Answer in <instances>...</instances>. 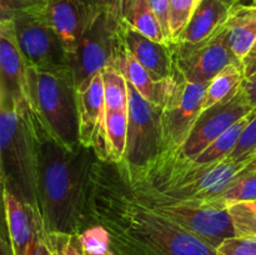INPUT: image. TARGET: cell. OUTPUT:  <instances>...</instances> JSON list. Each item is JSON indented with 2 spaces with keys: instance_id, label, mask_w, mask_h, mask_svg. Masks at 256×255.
Listing matches in <instances>:
<instances>
[{
  "instance_id": "4",
  "label": "cell",
  "mask_w": 256,
  "mask_h": 255,
  "mask_svg": "<svg viewBox=\"0 0 256 255\" xmlns=\"http://www.w3.org/2000/svg\"><path fill=\"white\" fill-rule=\"evenodd\" d=\"M0 172L2 188L40 212L39 142L30 109L0 96Z\"/></svg>"
},
{
  "instance_id": "23",
  "label": "cell",
  "mask_w": 256,
  "mask_h": 255,
  "mask_svg": "<svg viewBox=\"0 0 256 255\" xmlns=\"http://www.w3.org/2000/svg\"><path fill=\"white\" fill-rule=\"evenodd\" d=\"M126 142L128 112H108L105 116L104 162H122L126 152Z\"/></svg>"
},
{
  "instance_id": "15",
  "label": "cell",
  "mask_w": 256,
  "mask_h": 255,
  "mask_svg": "<svg viewBox=\"0 0 256 255\" xmlns=\"http://www.w3.org/2000/svg\"><path fill=\"white\" fill-rule=\"evenodd\" d=\"M102 0H49L42 12L56 32L69 59L92 22Z\"/></svg>"
},
{
  "instance_id": "22",
  "label": "cell",
  "mask_w": 256,
  "mask_h": 255,
  "mask_svg": "<svg viewBox=\"0 0 256 255\" xmlns=\"http://www.w3.org/2000/svg\"><path fill=\"white\" fill-rule=\"evenodd\" d=\"M245 79L242 64H232L212 78L208 85L202 112L216 104L229 102L239 92Z\"/></svg>"
},
{
  "instance_id": "28",
  "label": "cell",
  "mask_w": 256,
  "mask_h": 255,
  "mask_svg": "<svg viewBox=\"0 0 256 255\" xmlns=\"http://www.w3.org/2000/svg\"><path fill=\"white\" fill-rule=\"evenodd\" d=\"M79 236L86 254L104 255L112 252L110 232L102 225H90L80 232Z\"/></svg>"
},
{
  "instance_id": "10",
  "label": "cell",
  "mask_w": 256,
  "mask_h": 255,
  "mask_svg": "<svg viewBox=\"0 0 256 255\" xmlns=\"http://www.w3.org/2000/svg\"><path fill=\"white\" fill-rule=\"evenodd\" d=\"M174 72L189 82H210L232 64H242L226 40L225 28L198 42H172Z\"/></svg>"
},
{
  "instance_id": "32",
  "label": "cell",
  "mask_w": 256,
  "mask_h": 255,
  "mask_svg": "<svg viewBox=\"0 0 256 255\" xmlns=\"http://www.w3.org/2000/svg\"><path fill=\"white\" fill-rule=\"evenodd\" d=\"M250 156H256V109L254 116L242 132L236 148L230 155V158L240 160Z\"/></svg>"
},
{
  "instance_id": "16",
  "label": "cell",
  "mask_w": 256,
  "mask_h": 255,
  "mask_svg": "<svg viewBox=\"0 0 256 255\" xmlns=\"http://www.w3.org/2000/svg\"><path fill=\"white\" fill-rule=\"evenodd\" d=\"M120 34L128 50L155 80L160 82L174 76V62L169 45L150 39L122 19Z\"/></svg>"
},
{
  "instance_id": "25",
  "label": "cell",
  "mask_w": 256,
  "mask_h": 255,
  "mask_svg": "<svg viewBox=\"0 0 256 255\" xmlns=\"http://www.w3.org/2000/svg\"><path fill=\"white\" fill-rule=\"evenodd\" d=\"M104 82L105 108L108 112H128L129 95H128V80L124 75L112 65L102 70Z\"/></svg>"
},
{
  "instance_id": "1",
  "label": "cell",
  "mask_w": 256,
  "mask_h": 255,
  "mask_svg": "<svg viewBox=\"0 0 256 255\" xmlns=\"http://www.w3.org/2000/svg\"><path fill=\"white\" fill-rule=\"evenodd\" d=\"M100 224L115 255H218L184 228L139 202L116 162L98 159L92 170L88 226Z\"/></svg>"
},
{
  "instance_id": "35",
  "label": "cell",
  "mask_w": 256,
  "mask_h": 255,
  "mask_svg": "<svg viewBox=\"0 0 256 255\" xmlns=\"http://www.w3.org/2000/svg\"><path fill=\"white\" fill-rule=\"evenodd\" d=\"M242 69H244L245 79L256 75V42L252 45V49H250V52L246 54V56L242 59Z\"/></svg>"
},
{
  "instance_id": "19",
  "label": "cell",
  "mask_w": 256,
  "mask_h": 255,
  "mask_svg": "<svg viewBox=\"0 0 256 255\" xmlns=\"http://www.w3.org/2000/svg\"><path fill=\"white\" fill-rule=\"evenodd\" d=\"M5 226L14 255H28L34 238V219L32 208L2 188Z\"/></svg>"
},
{
  "instance_id": "18",
  "label": "cell",
  "mask_w": 256,
  "mask_h": 255,
  "mask_svg": "<svg viewBox=\"0 0 256 255\" xmlns=\"http://www.w3.org/2000/svg\"><path fill=\"white\" fill-rule=\"evenodd\" d=\"M240 4V0H202L185 29L172 42H198L212 36Z\"/></svg>"
},
{
  "instance_id": "21",
  "label": "cell",
  "mask_w": 256,
  "mask_h": 255,
  "mask_svg": "<svg viewBox=\"0 0 256 255\" xmlns=\"http://www.w3.org/2000/svg\"><path fill=\"white\" fill-rule=\"evenodd\" d=\"M118 2L122 19L125 22L150 39L168 44L159 20L148 0H118Z\"/></svg>"
},
{
  "instance_id": "5",
  "label": "cell",
  "mask_w": 256,
  "mask_h": 255,
  "mask_svg": "<svg viewBox=\"0 0 256 255\" xmlns=\"http://www.w3.org/2000/svg\"><path fill=\"white\" fill-rule=\"evenodd\" d=\"M30 110L50 138L69 150L82 146L78 90L70 69L39 72L30 66Z\"/></svg>"
},
{
  "instance_id": "40",
  "label": "cell",
  "mask_w": 256,
  "mask_h": 255,
  "mask_svg": "<svg viewBox=\"0 0 256 255\" xmlns=\"http://www.w3.org/2000/svg\"><path fill=\"white\" fill-rule=\"evenodd\" d=\"M254 5L256 6V0H254Z\"/></svg>"
},
{
  "instance_id": "36",
  "label": "cell",
  "mask_w": 256,
  "mask_h": 255,
  "mask_svg": "<svg viewBox=\"0 0 256 255\" xmlns=\"http://www.w3.org/2000/svg\"><path fill=\"white\" fill-rule=\"evenodd\" d=\"M65 255H86L80 242L79 234L69 235L66 245H65Z\"/></svg>"
},
{
  "instance_id": "8",
  "label": "cell",
  "mask_w": 256,
  "mask_h": 255,
  "mask_svg": "<svg viewBox=\"0 0 256 255\" xmlns=\"http://www.w3.org/2000/svg\"><path fill=\"white\" fill-rule=\"evenodd\" d=\"M15 26L18 44L29 66L39 72H62L69 69V55L42 8L5 12Z\"/></svg>"
},
{
  "instance_id": "31",
  "label": "cell",
  "mask_w": 256,
  "mask_h": 255,
  "mask_svg": "<svg viewBox=\"0 0 256 255\" xmlns=\"http://www.w3.org/2000/svg\"><path fill=\"white\" fill-rule=\"evenodd\" d=\"M32 219H34V238L28 255H52L49 232L45 229L42 212L32 210Z\"/></svg>"
},
{
  "instance_id": "20",
  "label": "cell",
  "mask_w": 256,
  "mask_h": 255,
  "mask_svg": "<svg viewBox=\"0 0 256 255\" xmlns=\"http://www.w3.org/2000/svg\"><path fill=\"white\" fill-rule=\"evenodd\" d=\"M224 28L232 52L242 62L256 42L255 5H238L225 22Z\"/></svg>"
},
{
  "instance_id": "12",
  "label": "cell",
  "mask_w": 256,
  "mask_h": 255,
  "mask_svg": "<svg viewBox=\"0 0 256 255\" xmlns=\"http://www.w3.org/2000/svg\"><path fill=\"white\" fill-rule=\"evenodd\" d=\"M252 110L254 108L240 88L239 92L229 102L214 105L200 114L186 142L178 152L185 159L195 160L216 138L240 119L248 116Z\"/></svg>"
},
{
  "instance_id": "6",
  "label": "cell",
  "mask_w": 256,
  "mask_h": 255,
  "mask_svg": "<svg viewBox=\"0 0 256 255\" xmlns=\"http://www.w3.org/2000/svg\"><path fill=\"white\" fill-rule=\"evenodd\" d=\"M116 164L126 179L130 190L142 204L184 228L210 246L218 249L225 239L235 236L234 225L228 209L202 202H185L155 192L130 180L119 162Z\"/></svg>"
},
{
  "instance_id": "34",
  "label": "cell",
  "mask_w": 256,
  "mask_h": 255,
  "mask_svg": "<svg viewBox=\"0 0 256 255\" xmlns=\"http://www.w3.org/2000/svg\"><path fill=\"white\" fill-rule=\"evenodd\" d=\"M49 0H0L2 14L24 9H39L44 8Z\"/></svg>"
},
{
  "instance_id": "38",
  "label": "cell",
  "mask_w": 256,
  "mask_h": 255,
  "mask_svg": "<svg viewBox=\"0 0 256 255\" xmlns=\"http://www.w3.org/2000/svg\"><path fill=\"white\" fill-rule=\"evenodd\" d=\"M0 255H14V250H12V242L9 240L5 224L2 229V236H0Z\"/></svg>"
},
{
  "instance_id": "39",
  "label": "cell",
  "mask_w": 256,
  "mask_h": 255,
  "mask_svg": "<svg viewBox=\"0 0 256 255\" xmlns=\"http://www.w3.org/2000/svg\"><path fill=\"white\" fill-rule=\"evenodd\" d=\"M85 254H86V252H85ZM86 255H92V254H86ZM104 255H115V254H114V252H108V254H104Z\"/></svg>"
},
{
  "instance_id": "7",
  "label": "cell",
  "mask_w": 256,
  "mask_h": 255,
  "mask_svg": "<svg viewBox=\"0 0 256 255\" xmlns=\"http://www.w3.org/2000/svg\"><path fill=\"white\" fill-rule=\"evenodd\" d=\"M120 26L122 15L118 0H102L76 50L69 59V69L76 90L112 64L122 44Z\"/></svg>"
},
{
  "instance_id": "3",
  "label": "cell",
  "mask_w": 256,
  "mask_h": 255,
  "mask_svg": "<svg viewBox=\"0 0 256 255\" xmlns=\"http://www.w3.org/2000/svg\"><path fill=\"white\" fill-rule=\"evenodd\" d=\"M256 160L225 158L212 164H195L176 154H162L142 169L132 170L119 162L130 180L168 196L185 202L218 205L216 199ZM226 209V208H224Z\"/></svg>"
},
{
  "instance_id": "24",
  "label": "cell",
  "mask_w": 256,
  "mask_h": 255,
  "mask_svg": "<svg viewBox=\"0 0 256 255\" xmlns=\"http://www.w3.org/2000/svg\"><path fill=\"white\" fill-rule=\"evenodd\" d=\"M254 112L255 109L252 110V112H250L248 116L242 118L239 122H235V124L232 125V126H230L226 132H222L219 138H216L204 152H200L199 156L195 160H192V162H194L195 164L204 165L212 164V162H219V160H222L225 159V158L230 156L232 152H234L235 148H236L242 132L246 129L248 124H249L250 120L254 116Z\"/></svg>"
},
{
  "instance_id": "27",
  "label": "cell",
  "mask_w": 256,
  "mask_h": 255,
  "mask_svg": "<svg viewBox=\"0 0 256 255\" xmlns=\"http://www.w3.org/2000/svg\"><path fill=\"white\" fill-rule=\"evenodd\" d=\"M236 236L256 238V200L235 202L228 206Z\"/></svg>"
},
{
  "instance_id": "29",
  "label": "cell",
  "mask_w": 256,
  "mask_h": 255,
  "mask_svg": "<svg viewBox=\"0 0 256 255\" xmlns=\"http://www.w3.org/2000/svg\"><path fill=\"white\" fill-rule=\"evenodd\" d=\"M200 2L202 0H170L169 24L172 42L182 34Z\"/></svg>"
},
{
  "instance_id": "17",
  "label": "cell",
  "mask_w": 256,
  "mask_h": 255,
  "mask_svg": "<svg viewBox=\"0 0 256 255\" xmlns=\"http://www.w3.org/2000/svg\"><path fill=\"white\" fill-rule=\"evenodd\" d=\"M112 65L124 75L125 79L140 92V95L145 100L162 108V109L169 100L175 84H176L175 72L174 76L170 79L160 80V82L155 80L152 74L128 50L122 40Z\"/></svg>"
},
{
  "instance_id": "33",
  "label": "cell",
  "mask_w": 256,
  "mask_h": 255,
  "mask_svg": "<svg viewBox=\"0 0 256 255\" xmlns=\"http://www.w3.org/2000/svg\"><path fill=\"white\" fill-rule=\"evenodd\" d=\"M156 15L158 20L160 22L164 36L166 39L168 44L172 42V34H170V24H169V6L170 0H148Z\"/></svg>"
},
{
  "instance_id": "13",
  "label": "cell",
  "mask_w": 256,
  "mask_h": 255,
  "mask_svg": "<svg viewBox=\"0 0 256 255\" xmlns=\"http://www.w3.org/2000/svg\"><path fill=\"white\" fill-rule=\"evenodd\" d=\"M30 66L18 44L14 22L0 18V96L30 109Z\"/></svg>"
},
{
  "instance_id": "26",
  "label": "cell",
  "mask_w": 256,
  "mask_h": 255,
  "mask_svg": "<svg viewBox=\"0 0 256 255\" xmlns=\"http://www.w3.org/2000/svg\"><path fill=\"white\" fill-rule=\"evenodd\" d=\"M256 200V160L216 199V204L226 208L235 202Z\"/></svg>"
},
{
  "instance_id": "9",
  "label": "cell",
  "mask_w": 256,
  "mask_h": 255,
  "mask_svg": "<svg viewBox=\"0 0 256 255\" xmlns=\"http://www.w3.org/2000/svg\"><path fill=\"white\" fill-rule=\"evenodd\" d=\"M128 142L122 164L132 170L152 164L162 152V108L152 104L128 82Z\"/></svg>"
},
{
  "instance_id": "2",
  "label": "cell",
  "mask_w": 256,
  "mask_h": 255,
  "mask_svg": "<svg viewBox=\"0 0 256 255\" xmlns=\"http://www.w3.org/2000/svg\"><path fill=\"white\" fill-rule=\"evenodd\" d=\"M34 118V115H32ZM39 142V206L48 232L80 234L88 228V204L98 156L92 148L69 150L34 118Z\"/></svg>"
},
{
  "instance_id": "11",
  "label": "cell",
  "mask_w": 256,
  "mask_h": 255,
  "mask_svg": "<svg viewBox=\"0 0 256 255\" xmlns=\"http://www.w3.org/2000/svg\"><path fill=\"white\" fill-rule=\"evenodd\" d=\"M176 84L162 109V152L176 154L186 142L198 118L209 82H189L176 74ZM160 154V155H162Z\"/></svg>"
},
{
  "instance_id": "14",
  "label": "cell",
  "mask_w": 256,
  "mask_h": 255,
  "mask_svg": "<svg viewBox=\"0 0 256 255\" xmlns=\"http://www.w3.org/2000/svg\"><path fill=\"white\" fill-rule=\"evenodd\" d=\"M80 144L94 149L98 159L105 160V108L104 82L102 72L95 74L88 84L78 89Z\"/></svg>"
},
{
  "instance_id": "37",
  "label": "cell",
  "mask_w": 256,
  "mask_h": 255,
  "mask_svg": "<svg viewBox=\"0 0 256 255\" xmlns=\"http://www.w3.org/2000/svg\"><path fill=\"white\" fill-rule=\"evenodd\" d=\"M242 88L244 90L245 96H246L249 104L254 109H256V75L252 78H248V79H244Z\"/></svg>"
},
{
  "instance_id": "30",
  "label": "cell",
  "mask_w": 256,
  "mask_h": 255,
  "mask_svg": "<svg viewBox=\"0 0 256 255\" xmlns=\"http://www.w3.org/2000/svg\"><path fill=\"white\" fill-rule=\"evenodd\" d=\"M218 255H256V238L232 236L225 239L216 249Z\"/></svg>"
}]
</instances>
